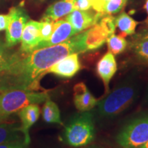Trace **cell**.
Wrapping results in <instances>:
<instances>
[{
  "mask_svg": "<svg viewBox=\"0 0 148 148\" xmlns=\"http://www.w3.org/2000/svg\"><path fill=\"white\" fill-rule=\"evenodd\" d=\"M10 21L6 29L5 44L8 47L14 46L21 41L24 27L29 16L21 8H12L10 10Z\"/></svg>",
  "mask_w": 148,
  "mask_h": 148,
  "instance_id": "6",
  "label": "cell"
},
{
  "mask_svg": "<svg viewBox=\"0 0 148 148\" xmlns=\"http://www.w3.org/2000/svg\"><path fill=\"white\" fill-rule=\"evenodd\" d=\"M138 148H148V141L146 142L144 145H141L140 147H138Z\"/></svg>",
  "mask_w": 148,
  "mask_h": 148,
  "instance_id": "33",
  "label": "cell"
},
{
  "mask_svg": "<svg viewBox=\"0 0 148 148\" xmlns=\"http://www.w3.org/2000/svg\"><path fill=\"white\" fill-rule=\"evenodd\" d=\"M49 99L47 92L27 88H10L0 90V110L8 117L30 104H38Z\"/></svg>",
  "mask_w": 148,
  "mask_h": 148,
  "instance_id": "4",
  "label": "cell"
},
{
  "mask_svg": "<svg viewBox=\"0 0 148 148\" xmlns=\"http://www.w3.org/2000/svg\"><path fill=\"white\" fill-rule=\"evenodd\" d=\"M79 53H71L61 59L47 70L46 73H53L62 78H71L81 69Z\"/></svg>",
  "mask_w": 148,
  "mask_h": 148,
  "instance_id": "8",
  "label": "cell"
},
{
  "mask_svg": "<svg viewBox=\"0 0 148 148\" xmlns=\"http://www.w3.org/2000/svg\"><path fill=\"white\" fill-rule=\"evenodd\" d=\"M42 114L43 120L46 123L62 124L58 105L49 99V98L45 101V104L42 107Z\"/></svg>",
  "mask_w": 148,
  "mask_h": 148,
  "instance_id": "17",
  "label": "cell"
},
{
  "mask_svg": "<svg viewBox=\"0 0 148 148\" xmlns=\"http://www.w3.org/2000/svg\"><path fill=\"white\" fill-rule=\"evenodd\" d=\"M89 1L93 10H95L97 12L101 13L104 5L110 0H89Z\"/></svg>",
  "mask_w": 148,
  "mask_h": 148,
  "instance_id": "25",
  "label": "cell"
},
{
  "mask_svg": "<svg viewBox=\"0 0 148 148\" xmlns=\"http://www.w3.org/2000/svg\"><path fill=\"white\" fill-rule=\"evenodd\" d=\"M98 23L100 24L101 27L106 31L108 37L112 34H114L116 29L115 25V18L112 16L106 14L103 16L101 19L98 21Z\"/></svg>",
  "mask_w": 148,
  "mask_h": 148,
  "instance_id": "23",
  "label": "cell"
},
{
  "mask_svg": "<svg viewBox=\"0 0 148 148\" xmlns=\"http://www.w3.org/2000/svg\"><path fill=\"white\" fill-rule=\"evenodd\" d=\"M117 70V65L112 53H106L99 60L97 64V73L104 84L106 93L109 92V84Z\"/></svg>",
  "mask_w": 148,
  "mask_h": 148,
  "instance_id": "12",
  "label": "cell"
},
{
  "mask_svg": "<svg viewBox=\"0 0 148 148\" xmlns=\"http://www.w3.org/2000/svg\"><path fill=\"white\" fill-rule=\"evenodd\" d=\"M6 116H5L4 114H3V113H2V112H1V110H0V123H1V122H2L3 120L4 119H6Z\"/></svg>",
  "mask_w": 148,
  "mask_h": 148,
  "instance_id": "31",
  "label": "cell"
},
{
  "mask_svg": "<svg viewBox=\"0 0 148 148\" xmlns=\"http://www.w3.org/2000/svg\"><path fill=\"white\" fill-rule=\"evenodd\" d=\"M5 42L0 38V73L8 69L17 57V53L12 52Z\"/></svg>",
  "mask_w": 148,
  "mask_h": 148,
  "instance_id": "19",
  "label": "cell"
},
{
  "mask_svg": "<svg viewBox=\"0 0 148 148\" xmlns=\"http://www.w3.org/2000/svg\"><path fill=\"white\" fill-rule=\"evenodd\" d=\"M138 38H148V29H145L143 32L140 33Z\"/></svg>",
  "mask_w": 148,
  "mask_h": 148,
  "instance_id": "29",
  "label": "cell"
},
{
  "mask_svg": "<svg viewBox=\"0 0 148 148\" xmlns=\"http://www.w3.org/2000/svg\"><path fill=\"white\" fill-rule=\"evenodd\" d=\"M95 14L88 10H74L66 15L65 19L69 22L77 34L89 28L97 23Z\"/></svg>",
  "mask_w": 148,
  "mask_h": 148,
  "instance_id": "13",
  "label": "cell"
},
{
  "mask_svg": "<svg viewBox=\"0 0 148 148\" xmlns=\"http://www.w3.org/2000/svg\"><path fill=\"white\" fill-rule=\"evenodd\" d=\"M54 22L49 20H42L40 21L41 23L40 31V42L46 41L51 36L54 27Z\"/></svg>",
  "mask_w": 148,
  "mask_h": 148,
  "instance_id": "24",
  "label": "cell"
},
{
  "mask_svg": "<svg viewBox=\"0 0 148 148\" xmlns=\"http://www.w3.org/2000/svg\"><path fill=\"white\" fill-rule=\"evenodd\" d=\"M106 42L108 51L113 55L119 54L124 51L127 45V42L124 36L114 34L108 37Z\"/></svg>",
  "mask_w": 148,
  "mask_h": 148,
  "instance_id": "20",
  "label": "cell"
},
{
  "mask_svg": "<svg viewBox=\"0 0 148 148\" xmlns=\"http://www.w3.org/2000/svg\"><path fill=\"white\" fill-rule=\"evenodd\" d=\"M144 101H145V103L148 104V83H147V88H146V91H145V98H144Z\"/></svg>",
  "mask_w": 148,
  "mask_h": 148,
  "instance_id": "30",
  "label": "cell"
},
{
  "mask_svg": "<svg viewBox=\"0 0 148 148\" xmlns=\"http://www.w3.org/2000/svg\"><path fill=\"white\" fill-rule=\"evenodd\" d=\"M91 8L89 0H75V10H88Z\"/></svg>",
  "mask_w": 148,
  "mask_h": 148,
  "instance_id": "27",
  "label": "cell"
},
{
  "mask_svg": "<svg viewBox=\"0 0 148 148\" xmlns=\"http://www.w3.org/2000/svg\"><path fill=\"white\" fill-rule=\"evenodd\" d=\"M40 21L29 20L25 24L21 38L20 52L29 53L34 50L40 42Z\"/></svg>",
  "mask_w": 148,
  "mask_h": 148,
  "instance_id": "10",
  "label": "cell"
},
{
  "mask_svg": "<svg viewBox=\"0 0 148 148\" xmlns=\"http://www.w3.org/2000/svg\"><path fill=\"white\" fill-rule=\"evenodd\" d=\"M10 21V12L6 14H0V31L6 30Z\"/></svg>",
  "mask_w": 148,
  "mask_h": 148,
  "instance_id": "28",
  "label": "cell"
},
{
  "mask_svg": "<svg viewBox=\"0 0 148 148\" xmlns=\"http://www.w3.org/2000/svg\"><path fill=\"white\" fill-rule=\"evenodd\" d=\"M138 22L125 13L122 12L117 17L115 18V25L121 32V36L132 35L135 33L136 26Z\"/></svg>",
  "mask_w": 148,
  "mask_h": 148,
  "instance_id": "18",
  "label": "cell"
},
{
  "mask_svg": "<svg viewBox=\"0 0 148 148\" xmlns=\"http://www.w3.org/2000/svg\"><path fill=\"white\" fill-rule=\"evenodd\" d=\"M80 34V43L84 52L99 49L105 43L108 37L99 23L94 24Z\"/></svg>",
  "mask_w": 148,
  "mask_h": 148,
  "instance_id": "7",
  "label": "cell"
},
{
  "mask_svg": "<svg viewBox=\"0 0 148 148\" xmlns=\"http://www.w3.org/2000/svg\"><path fill=\"white\" fill-rule=\"evenodd\" d=\"M76 34V32L69 21H66V19L58 20L54 22L53 32L49 39L46 41L40 42L35 48V49L50 47L62 43Z\"/></svg>",
  "mask_w": 148,
  "mask_h": 148,
  "instance_id": "9",
  "label": "cell"
},
{
  "mask_svg": "<svg viewBox=\"0 0 148 148\" xmlns=\"http://www.w3.org/2000/svg\"><path fill=\"white\" fill-rule=\"evenodd\" d=\"M75 0H59L56 1L46 10L42 20L56 21L59 18L68 15L75 10Z\"/></svg>",
  "mask_w": 148,
  "mask_h": 148,
  "instance_id": "15",
  "label": "cell"
},
{
  "mask_svg": "<svg viewBox=\"0 0 148 148\" xmlns=\"http://www.w3.org/2000/svg\"></svg>",
  "mask_w": 148,
  "mask_h": 148,
  "instance_id": "35",
  "label": "cell"
},
{
  "mask_svg": "<svg viewBox=\"0 0 148 148\" xmlns=\"http://www.w3.org/2000/svg\"><path fill=\"white\" fill-rule=\"evenodd\" d=\"M144 8H145L146 12H147V15H148V0H146L145 5H144Z\"/></svg>",
  "mask_w": 148,
  "mask_h": 148,
  "instance_id": "32",
  "label": "cell"
},
{
  "mask_svg": "<svg viewBox=\"0 0 148 148\" xmlns=\"http://www.w3.org/2000/svg\"><path fill=\"white\" fill-rule=\"evenodd\" d=\"M140 84L136 74L127 75L101 101H97L96 114L103 121H112L132 106L140 95Z\"/></svg>",
  "mask_w": 148,
  "mask_h": 148,
  "instance_id": "2",
  "label": "cell"
},
{
  "mask_svg": "<svg viewBox=\"0 0 148 148\" xmlns=\"http://www.w3.org/2000/svg\"><path fill=\"white\" fill-rule=\"evenodd\" d=\"M127 1V0H110L104 5L101 13L104 15L118 13L123 8Z\"/></svg>",
  "mask_w": 148,
  "mask_h": 148,
  "instance_id": "22",
  "label": "cell"
},
{
  "mask_svg": "<svg viewBox=\"0 0 148 148\" xmlns=\"http://www.w3.org/2000/svg\"><path fill=\"white\" fill-rule=\"evenodd\" d=\"M80 33L62 43L17 55L13 63L0 73V90L10 88L36 90L38 81L53 64L74 53H84Z\"/></svg>",
  "mask_w": 148,
  "mask_h": 148,
  "instance_id": "1",
  "label": "cell"
},
{
  "mask_svg": "<svg viewBox=\"0 0 148 148\" xmlns=\"http://www.w3.org/2000/svg\"><path fill=\"white\" fill-rule=\"evenodd\" d=\"M73 102L80 112L89 111L96 106L97 99L92 95L84 83H79L74 86Z\"/></svg>",
  "mask_w": 148,
  "mask_h": 148,
  "instance_id": "14",
  "label": "cell"
},
{
  "mask_svg": "<svg viewBox=\"0 0 148 148\" xmlns=\"http://www.w3.org/2000/svg\"><path fill=\"white\" fill-rule=\"evenodd\" d=\"M95 136L93 114L89 111L73 116L64 127L62 139L72 147H82L91 143Z\"/></svg>",
  "mask_w": 148,
  "mask_h": 148,
  "instance_id": "3",
  "label": "cell"
},
{
  "mask_svg": "<svg viewBox=\"0 0 148 148\" xmlns=\"http://www.w3.org/2000/svg\"><path fill=\"white\" fill-rule=\"evenodd\" d=\"M27 145L24 143L23 140H18L0 145V148H27Z\"/></svg>",
  "mask_w": 148,
  "mask_h": 148,
  "instance_id": "26",
  "label": "cell"
},
{
  "mask_svg": "<svg viewBox=\"0 0 148 148\" xmlns=\"http://www.w3.org/2000/svg\"><path fill=\"white\" fill-rule=\"evenodd\" d=\"M19 125L16 123H0V145L10 143L15 140H21L20 138Z\"/></svg>",
  "mask_w": 148,
  "mask_h": 148,
  "instance_id": "16",
  "label": "cell"
},
{
  "mask_svg": "<svg viewBox=\"0 0 148 148\" xmlns=\"http://www.w3.org/2000/svg\"><path fill=\"white\" fill-rule=\"evenodd\" d=\"M133 51L140 60L148 62V38H138L132 43Z\"/></svg>",
  "mask_w": 148,
  "mask_h": 148,
  "instance_id": "21",
  "label": "cell"
},
{
  "mask_svg": "<svg viewBox=\"0 0 148 148\" xmlns=\"http://www.w3.org/2000/svg\"><path fill=\"white\" fill-rule=\"evenodd\" d=\"M18 114L21 121L19 131L23 134L24 143L28 145L30 143L29 129L39 118L40 108L38 104H30L20 110Z\"/></svg>",
  "mask_w": 148,
  "mask_h": 148,
  "instance_id": "11",
  "label": "cell"
},
{
  "mask_svg": "<svg viewBox=\"0 0 148 148\" xmlns=\"http://www.w3.org/2000/svg\"><path fill=\"white\" fill-rule=\"evenodd\" d=\"M123 148H138L148 141V114L135 118L125 125L116 136Z\"/></svg>",
  "mask_w": 148,
  "mask_h": 148,
  "instance_id": "5",
  "label": "cell"
},
{
  "mask_svg": "<svg viewBox=\"0 0 148 148\" xmlns=\"http://www.w3.org/2000/svg\"><path fill=\"white\" fill-rule=\"evenodd\" d=\"M88 148H98V147H88Z\"/></svg>",
  "mask_w": 148,
  "mask_h": 148,
  "instance_id": "34",
  "label": "cell"
}]
</instances>
